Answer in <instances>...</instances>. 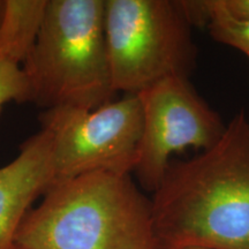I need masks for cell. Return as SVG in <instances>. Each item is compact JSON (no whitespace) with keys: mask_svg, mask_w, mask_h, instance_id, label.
Here are the masks:
<instances>
[{"mask_svg":"<svg viewBox=\"0 0 249 249\" xmlns=\"http://www.w3.org/2000/svg\"><path fill=\"white\" fill-rule=\"evenodd\" d=\"M156 249H249V118L238 112L216 144L172 161L152 193Z\"/></svg>","mask_w":249,"mask_h":249,"instance_id":"6da1fadb","label":"cell"},{"mask_svg":"<svg viewBox=\"0 0 249 249\" xmlns=\"http://www.w3.org/2000/svg\"><path fill=\"white\" fill-rule=\"evenodd\" d=\"M22 249H156L152 203L132 174L98 171L54 182L15 235Z\"/></svg>","mask_w":249,"mask_h":249,"instance_id":"7a4b0ae2","label":"cell"},{"mask_svg":"<svg viewBox=\"0 0 249 249\" xmlns=\"http://www.w3.org/2000/svg\"><path fill=\"white\" fill-rule=\"evenodd\" d=\"M28 103L96 110L113 101L104 0H48L35 45L23 62Z\"/></svg>","mask_w":249,"mask_h":249,"instance_id":"3957f363","label":"cell"},{"mask_svg":"<svg viewBox=\"0 0 249 249\" xmlns=\"http://www.w3.org/2000/svg\"><path fill=\"white\" fill-rule=\"evenodd\" d=\"M183 0H104L112 86L139 95L161 80L189 77L196 48Z\"/></svg>","mask_w":249,"mask_h":249,"instance_id":"277c9868","label":"cell"},{"mask_svg":"<svg viewBox=\"0 0 249 249\" xmlns=\"http://www.w3.org/2000/svg\"><path fill=\"white\" fill-rule=\"evenodd\" d=\"M39 121L51 135L54 182L98 171L133 173L143 126L139 95L96 110L43 111Z\"/></svg>","mask_w":249,"mask_h":249,"instance_id":"5b68a950","label":"cell"},{"mask_svg":"<svg viewBox=\"0 0 249 249\" xmlns=\"http://www.w3.org/2000/svg\"><path fill=\"white\" fill-rule=\"evenodd\" d=\"M139 97L143 126L133 172L143 189L154 193L176 152L211 148L222 138L226 124L196 92L188 77L161 80Z\"/></svg>","mask_w":249,"mask_h":249,"instance_id":"8992f818","label":"cell"},{"mask_svg":"<svg viewBox=\"0 0 249 249\" xmlns=\"http://www.w3.org/2000/svg\"><path fill=\"white\" fill-rule=\"evenodd\" d=\"M53 183L51 135L40 128L11 163L0 167V249L15 248L24 216Z\"/></svg>","mask_w":249,"mask_h":249,"instance_id":"52a82bcc","label":"cell"},{"mask_svg":"<svg viewBox=\"0 0 249 249\" xmlns=\"http://www.w3.org/2000/svg\"><path fill=\"white\" fill-rule=\"evenodd\" d=\"M48 0H5L0 21V58L22 66L35 45Z\"/></svg>","mask_w":249,"mask_h":249,"instance_id":"ba28073f","label":"cell"},{"mask_svg":"<svg viewBox=\"0 0 249 249\" xmlns=\"http://www.w3.org/2000/svg\"><path fill=\"white\" fill-rule=\"evenodd\" d=\"M202 24L207 26L214 40L238 50L249 61V22L223 14L208 13L202 18Z\"/></svg>","mask_w":249,"mask_h":249,"instance_id":"9c48e42d","label":"cell"},{"mask_svg":"<svg viewBox=\"0 0 249 249\" xmlns=\"http://www.w3.org/2000/svg\"><path fill=\"white\" fill-rule=\"evenodd\" d=\"M183 4L193 26H202V18L208 13L249 22V0H183Z\"/></svg>","mask_w":249,"mask_h":249,"instance_id":"30bf717a","label":"cell"},{"mask_svg":"<svg viewBox=\"0 0 249 249\" xmlns=\"http://www.w3.org/2000/svg\"><path fill=\"white\" fill-rule=\"evenodd\" d=\"M9 102L28 103V86L22 68L0 58V111Z\"/></svg>","mask_w":249,"mask_h":249,"instance_id":"8fae6325","label":"cell"},{"mask_svg":"<svg viewBox=\"0 0 249 249\" xmlns=\"http://www.w3.org/2000/svg\"><path fill=\"white\" fill-rule=\"evenodd\" d=\"M4 6H5V0H0V21H1L2 13H4Z\"/></svg>","mask_w":249,"mask_h":249,"instance_id":"7c38bea8","label":"cell"},{"mask_svg":"<svg viewBox=\"0 0 249 249\" xmlns=\"http://www.w3.org/2000/svg\"><path fill=\"white\" fill-rule=\"evenodd\" d=\"M14 249H22V248H18V247H15Z\"/></svg>","mask_w":249,"mask_h":249,"instance_id":"4fadbf2b","label":"cell"}]
</instances>
